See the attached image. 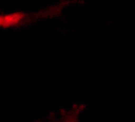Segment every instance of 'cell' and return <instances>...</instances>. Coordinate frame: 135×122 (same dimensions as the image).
Segmentation results:
<instances>
[{"label":"cell","instance_id":"1","mask_svg":"<svg viewBox=\"0 0 135 122\" xmlns=\"http://www.w3.org/2000/svg\"><path fill=\"white\" fill-rule=\"evenodd\" d=\"M37 15L25 12H13L6 13V15H0V28H11V27H17L22 26L31 20H34Z\"/></svg>","mask_w":135,"mask_h":122},{"label":"cell","instance_id":"2","mask_svg":"<svg viewBox=\"0 0 135 122\" xmlns=\"http://www.w3.org/2000/svg\"><path fill=\"white\" fill-rule=\"evenodd\" d=\"M77 115H78V110H77V111H75V110H72L71 112L65 114L63 119L61 120L60 122H78V120H77Z\"/></svg>","mask_w":135,"mask_h":122}]
</instances>
